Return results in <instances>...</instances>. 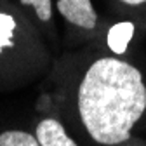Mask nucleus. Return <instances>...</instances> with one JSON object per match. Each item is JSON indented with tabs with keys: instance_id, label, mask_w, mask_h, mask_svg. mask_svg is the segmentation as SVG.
<instances>
[{
	"instance_id": "7ed1b4c3",
	"label": "nucleus",
	"mask_w": 146,
	"mask_h": 146,
	"mask_svg": "<svg viewBox=\"0 0 146 146\" xmlns=\"http://www.w3.org/2000/svg\"><path fill=\"white\" fill-rule=\"evenodd\" d=\"M36 139L40 146H77L64 132V127L52 118H45L36 125Z\"/></svg>"
},
{
	"instance_id": "0eeeda50",
	"label": "nucleus",
	"mask_w": 146,
	"mask_h": 146,
	"mask_svg": "<svg viewBox=\"0 0 146 146\" xmlns=\"http://www.w3.org/2000/svg\"><path fill=\"white\" fill-rule=\"evenodd\" d=\"M21 4L33 5L36 16H38L42 21H49L50 19V0H21Z\"/></svg>"
},
{
	"instance_id": "f257e3e1",
	"label": "nucleus",
	"mask_w": 146,
	"mask_h": 146,
	"mask_svg": "<svg viewBox=\"0 0 146 146\" xmlns=\"http://www.w3.org/2000/svg\"><path fill=\"white\" fill-rule=\"evenodd\" d=\"M78 110L87 132L101 144H118L146 110V85L132 64L103 58L85 71L78 87Z\"/></svg>"
},
{
	"instance_id": "6e6552de",
	"label": "nucleus",
	"mask_w": 146,
	"mask_h": 146,
	"mask_svg": "<svg viewBox=\"0 0 146 146\" xmlns=\"http://www.w3.org/2000/svg\"><path fill=\"white\" fill-rule=\"evenodd\" d=\"M120 2H125V4H131V5H139V4H144L146 0H120Z\"/></svg>"
},
{
	"instance_id": "f03ea898",
	"label": "nucleus",
	"mask_w": 146,
	"mask_h": 146,
	"mask_svg": "<svg viewBox=\"0 0 146 146\" xmlns=\"http://www.w3.org/2000/svg\"><path fill=\"white\" fill-rule=\"evenodd\" d=\"M58 11L66 17V21L85 30H92L98 23L90 0H58Z\"/></svg>"
},
{
	"instance_id": "39448f33",
	"label": "nucleus",
	"mask_w": 146,
	"mask_h": 146,
	"mask_svg": "<svg viewBox=\"0 0 146 146\" xmlns=\"http://www.w3.org/2000/svg\"><path fill=\"white\" fill-rule=\"evenodd\" d=\"M0 146H40L35 136L23 131H5L0 134Z\"/></svg>"
},
{
	"instance_id": "20e7f679",
	"label": "nucleus",
	"mask_w": 146,
	"mask_h": 146,
	"mask_svg": "<svg viewBox=\"0 0 146 146\" xmlns=\"http://www.w3.org/2000/svg\"><path fill=\"white\" fill-rule=\"evenodd\" d=\"M134 35V25L129 21H123L118 25H113L108 31V47L111 49L115 54H123L127 50L131 38Z\"/></svg>"
},
{
	"instance_id": "423d86ee",
	"label": "nucleus",
	"mask_w": 146,
	"mask_h": 146,
	"mask_svg": "<svg viewBox=\"0 0 146 146\" xmlns=\"http://www.w3.org/2000/svg\"><path fill=\"white\" fill-rule=\"evenodd\" d=\"M16 30V21L12 19V16L0 12V50L4 47H12V33Z\"/></svg>"
}]
</instances>
